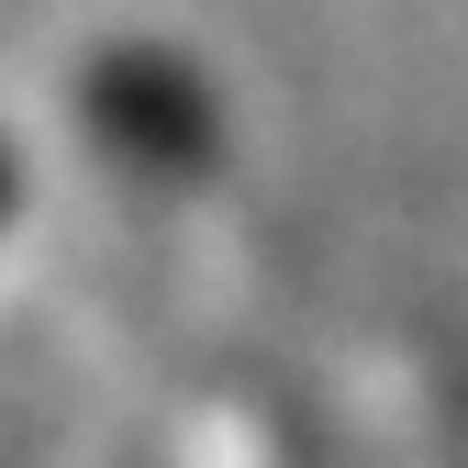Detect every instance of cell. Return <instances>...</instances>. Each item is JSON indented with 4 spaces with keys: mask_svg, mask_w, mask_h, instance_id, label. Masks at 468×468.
I'll return each instance as SVG.
<instances>
[{
    "mask_svg": "<svg viewBox=\"0 0 468 468\" xmlns=\"http://www.w3.org/2000/svg\"><path fill=\"white\" fill-rule=\"evenodd\" d=\"M90 123L101 145L145 167V179H179V167L212 156V101L190 68H167V56H101L90 68Z\"/></svg>",
    "mask_w": 468,
    "mask_h": 468,
    "instance_id": "1",
    "label": "cell"
},
{
    "mask_svg": "<svg viewBox=\"0 0 468 468\" xmlns=\"http://www.w3.org/2000/svg\"><path fill=\"white\" fill-rule=\"evenodd\" d=\"M0 212H12V145H0Z\"/></svg>",
    "mask_w": 468,
    "mask_h": 468,
    "instance_id": "2",
    "label": "cell"
}]
</instances>
